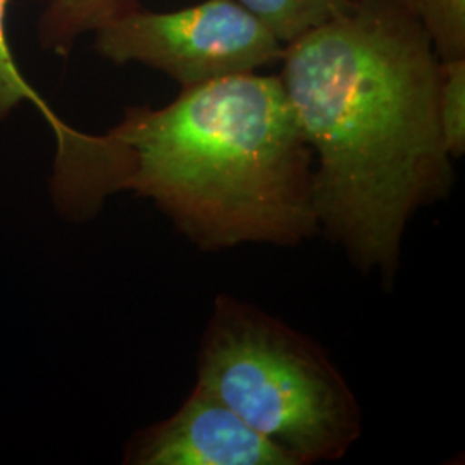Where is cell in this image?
Returning <instances> with one entry per match:
<instances>
[{"label": "cell", "mask_w": 465, "mask_h": 465, "mask_svg": "<svg viewBox=\"0 0 465 465\" xmlns=\"http://www.w3.org/2000/svg\"><path fill=\"white\" fill-rule=\"evenodd\" d=\"M54 142L50 197L67 221L132 192L205 252L319 232L312 152L278 74L186 86L163 107H128L104 134L64 123Z\"/></svg>", "instance_id": "cell-1"}, {"label": "cell", "mask_w": 465, "mask_h": 465, "mask_svg": "<svg viewBox=\"0 0 465 465\" xmlns=\"http://www.w3.org/2000/svg\"><path fill=\"white\" fill-rule=\"evenodd\" d=\"M280 64L314 159L319 232L390 286L411 217L453 184L431 40L400 0H350L284 45Z\"/></svg>", "instance_id": "cell-2"}, {"label": "cell", "mask_w": 465, "mask_h": 465, "mask_svg": "<svg viewBox=\"0 0 465 465\" xmlns=\"http://www.w3.org/2000/svg\"><path fill=\"white\" fill-rule=\"evenodd\" d=\"M197 386L299 465L341 459L362 434L349 382L314 340L232 295H219L197 355Z\"/></svg>", "instance_id": "cell-3"}, {"label": "cell", "mask_w": 465, "mask_h": 465, "mask_svg": "<svg viewBox=\"0 0 465 465\" xmlns=\"http://www.w3.org/2000/svg\"><path fill=\"white\" fill-rule=\"evenodd\" d=\"M94 45L114 64H142L182 88L280 63L284 45L234 0H202L176 11L142 5L94 32Z\"/></svg>", "instance_id": "cell-4"}, {"label": "cell", "mask_w": 465, "mask_h": 465, "mask_svg": "<svg viewBox=\"0 0 465 465\" xmlns=\"http://www.w3.org/2000/svg\"><path fill=\"white\" fill-rule=\"evenodd\" d=\"M124 462L134 465H299L228 405L195 384L183 405L136 432Z\"/></svg>", "instance_id": "cell-5"}, {"label": "cell", "mask_w": 465, "mask_h": 465, "mask_svg": "<svg viewBox=\"0 0 465 465\" xmlns=\"http://www.w3.org/2000/svg\"><path fill=\"white\" fill-rule=\"evenodd\" d=\"M138 5V0H50L38 21V42L49 52L67 55L84 35Z\"/></svg>", "instance_id": "cell-6"}, {"label": "cell", "mask_w": 465, "mask_h": 465, "mask_svg": "<svg viewBox=\"0 0 465 465\" xmlns=\"http://www.w3.org/2000/svg\"><path fill=\"white\" fill-rule=\"evenodd\" d=\"M278 36L292 44L349 7L350 0H234Z\"/></svg>", "instance_id": "cell-7"}, {"label": "cell", "mask_w": 465, "mask_h": 465, "mask_svg": "<svg viewBox=\"0 0 465 465\" xmlns=\"http://www.w3.org/2000/svg\"><path fill=\"white\" fill-rule=\"evenodd\" d=\"M7 4L9 0H0V123L5 121L21 104L28 102L35 105L54 134L64 121L57 116V113L21 73L7 35Z\"/></svg>", "instance_id": "cell-8"}, {"label": "cell", "mask_w": 465, "mask_h": 465, "mask_svg": "<svg viewBox=\"0 0 465 465\" xmlns=\"http://www.w3.org/2000/svg\"><path fill=\"white\" fill-rule=\"evenodd\" d=\"M431 40L438 57H465V0H400Z\"/></svg>", "instance_id": "cell-9"}, {"label": "cell", "mask_w": 465, "mask_h": 465, "mask_svg": "<svg viewBox=\"0 0 465 465\" xmlns=\"http://www.w3.org/2000/svg\"><path fill=\"white\" fill-rule=\"evenodd\" d=\"M438 123L451 159L465 153V57L440 59Z\"/></svg>", "instance_id": "cell-10"}]
</instances>
